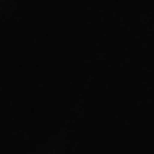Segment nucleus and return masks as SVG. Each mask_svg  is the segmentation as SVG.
<instances>
[]
</instances>
